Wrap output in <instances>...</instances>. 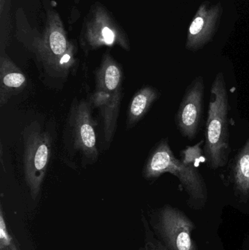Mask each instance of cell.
Masks as SVG:
<instances>
[{
  "label": "cell",
  "mask_w": 249,
  "mask_h": 250,
  "mask_svg": "<svg viewBox=\"0 0 249 250\" xmlns=\"http://www.w3.org/2000/svg\"><path fill=\"white\" fill-rule=\"evenodd\" d=\"M17 37L35 54L37 62L48 76L64 79L76 66L77 48L69 41L59 14L54 9L46 11L42 33L29 24L22 9L16 13Z\"/></svg>",
  "instance_id": "1"
},
{
  "label": "cell",
  "mask_w": 249,
  "mask_h": 250,
  "mask_svg": "<svg viewBox=\"0 0 249 250\" xmlns=\"http://www.w3.org/2000/svg\"><path fill=\"white\" fill-rule=\"evenodd\" d=\"M229 100L225 76L218 73L211 88L210 102L205 132L204 154L212 170L225 167L229 160L230 132L228 127Z\"/></svg>",
  "instance_id": "2"
},
{
  "label": "cell",
  "mask_w": 249,
  "mask_h": 250,
  "mask_svg": "<svg viewBox=\"0 0 249 250\" xmlns=\"http://www.w3.org/2000/svg\"><path fill=\"white\" fill-rule=\"evenodd\" d=\"M176 176L189 197V204L195 208H203L208 201V188L204 178L192 162L175 157L168 138H164L152 150L143 168V176L155 179L164 173Z\"/></svg>",
  "instance_id": "3"
},
{
  "label": "cell",
  "mask_w": 249,
  "mask_h": 250,
  "mask_svg": "<svg viewBox=\"0 0 249 250\" xmlns=\"http://www.w3.org/2000/svg\"><path fill=\"white\" fill-rule=\"evenodd\" d=\"M81 48L87 53L103 46H119L130 51V40L109 10L100 2L91 7L80 35Z\"/></svg>",
  "instance_id": "4"
},
{
  "label": "cell",
  "mask_w": 249,
  "mask_h": 250,
  "mask_svg": "<svg viewBox=\"0 0 249 250\" xmlns=\"http://www.w3.org/2000/svg\"><path fill=\"white\" fill-rule=\"evenodd\" d=\"M23 173L33 199L40 192L52 151L49 133L40 125L32 123L23 132Z\"/></svg>",
  "instance_id": "5"
},
{
  "label": "cell",
  "mask_w": 249,
  "mask_h": 250,
  "mask_svg": "<svg viewBox=\"0 0 249 250\" xmlns=\"http://www.w3.org/2000/svg\"><path fill=\"white\" fill-rule=\"evenodd\" d=\"M204 92V79L202 76H197L186 89L175 114V125L178 131L190 141L197 136L203 120Z\"/></svg>",
  "instance_id": "6"
},
{
  "label": "cell",
  "mask_w": 249,
  "mask_h": 250,
  "mask_svg": "<svg viewBox=\"0 0 249 250\" xmlns=\"http://www.w3.org/2000/svg\"><path fill=\"white\" fill-rule=\"evenodd\" d=\"M91 108V103L85 100L75 102L70 114V126L75 148L87 161L94 163L97 159L98 151Z\"/></svg>",
  "instance_id": "7"
},
{
  "label": "cell",
  "mask_w": 249,
  "mask_h": 250,
  "mask_svg": "<svg viewBox=\"0 0 249 250\" xmlns=\"http://www.w3.org/2000/svg\"><path fill=\"white\" fill-rule=\"evenodd\" d=\"M159 231L169 250H197L192 237V222L178 208L166 206L159 216Z\"/></svg>",
  "instance_id": "8"
},
{
  "label": "cell",
  "mask_w": 249,
  "mask_h": 250,
  "mask_svg": "<svg viewBox=\"0 0 249 250\" xmlns=\"http://www.w3.org/2000/svg\"><path fill=\"white\" fill-rule=\"evenodd\" d=\"M27 84L24 73L12 61L5 50L0 53V105L8 102L13 95L23 90Z\"/></svg>",
  "instance_id": "9"
},
{
  "label": "cell",
  "mask_w": 249,
  "mask_h": 250,
  "mask_svg": "<svg viewBox=\"0 0 249 250\" xmlns=\"http://www.w3.org/2000/svg\"><path fill=\"white\" fill-rule=\"evenodd\" d=\"M122 98L123 90L113 94L95 91L91 97V104L99 108L103 120L105 138L108 144H111L115 133Z\"/></svg>",
  "instance_id": "10"
},
{
  "label": "cell",
  "mask_w": 249,
  "mask_h": 250,
  "mask_svg": "<svg viewBox=\"0 0 249 250\" xmlns=\"http://www.w3.org/2000/svg\"><path fill=\"white\" fill-rule=\"evenodd\" d=\"M229 176L235 194L242 199L249 198V138L230 165Z\"/></svg>",
  "instance_id": "11"
},
{
  "label": "cell",
  "mask_w": 249,
  "mask_h": 250,
  "mask_svg": "<svg viewBox=\"0 0 249 250\" xmlns=\"http://www.w3.org/2000/svg\"><path fill=\"white\" fill-rule=\"evenodd\" d=\"M123 71L114 57L106 53L96 72V91L115 93L123 90Z\"/></svg>",
  "instance_id": "12"
},
{
  "label": "cell",
  "mask_w": 249,
  "mask_h": 250,
  "mask_svg": "<svg viewBox=\"0 0 249 250\" xmlns=\"http://www.w3.org/2000/svg\"><path fill=\"white\" fill-rule=\"evenodd\" d=\"M159 95V91L152 86L142 88L134 95L127 110V128L133 127L143 118Z\"/></svg>",
  "instance_id": "13"
},
{
  "label": "cell",
  "mask_w": 249,
  "mask_h": 250,
  "mask_svg": "<svg viewBox=\"0 0 249 250\" xmlns=\"http://www.w3.org/2000/svg\"><path fill=\"white\" fill-rule=\"evenodd\" d=\"M10 0H0V15L1 19H5L1 22V50L5 49L8 36V13L10 11Z\"/></svg>",
  "instance_id": "14"
},
{
  "label": "cell",
  "mask_w": 249,
  "mask_h": 250,
  "mask_svg": "<svg viewBox=\"0 0 249 250\" xmlns=\"http://www.w3.org/2000/svg\"><path fill=\"white\" fill-rule=\"evenodd\" d=\"M12 243V238L9 235L7 226L4 221L2 208L0 209V250H7L10 248Z\"/></svg>",
  "instance_id": "15"
},
{
  "label": "cell",
  "mask_w": 249,
  "mask_h": 250,
  "mask_svg": "<svg viewBox=\"0 0 249 250\" xmlns=\"http://www.w3.org/2000/svg\"><path fill=\"white\" fill-rule=\"evenodd\" d=\"M154 250H169L166 247L164 246L162 244H161L160 242H157L155 245V249Z\"/></svg>",
  "instance_id": "16"
},
{
  "label": "cell",
  "mask_w": 249,
  "mask_h": 250,
  "mask_svg": "<svg viewBox=\"0 0 249 250\" xmlns=\"http://www.w3.org/2000/svg\"><path fill=\"white\" fill-rule=\"evenodd\" d=\"M10 250H19L18 248H16V245H15L14 243H12L11 246H10Z\"/></svg>",
  "instance_id": "17"
},
{
  "label": "cell",
  "mask_w": 249,
  "mask_h": 250,
  "mask_svg": "<svg viewBox=\"0 0 249 250\" xmlns=\"http://www.w3.org/2000/svg\"><path fill=\"white\" fill-rule=\"evenodd\" d=\"M75 1V2L76 3H78L79 2V0H74Z\"/></svg>",
  "instance_id": "18"
}]
</instances>
